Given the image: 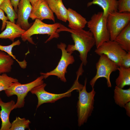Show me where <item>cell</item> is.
I'll return each mask as SVG.
<instances>
[{"mask_svg": "<svg viewBox=\"0 0 130 130\" xmlns=\"http://www.w3.org/2000/svg\"><path fill=\"white\" fill-rule=\"evenodd\" d=\"M62 31L70 33L74 43V45L68 46L66 49L67 51L72 53L75 51H78L79 53L81 63L83 65H86L87 63L88 53L95 45V41L92 33L89 30L86 31L83 29H72L61 24L57 32L58 33Z\"/></svg>", "mask_w": 130, "mask_h": 130, "instance_id": "cell-1", "label": "cell"}, {"mask_svg": "<svg viewBox=\"0 0 130 130\" xmlns=\"http://www.w3.org/2000/svg\"><path fill=\"white\" fill-rule=\"evenodd\" d=\"M87 79L86 78L84 85L78 91L79 96L77 107L78 117V125L81 126L86 123L91 116L94 108V97L96 92L94 88L90 92L86 90Z\"/></svg>", "mask_w": 130, "mask_h": 130, "instance_id": "cell-2", "label": "cell"}, {"mask_svg": "<svg viewBox=\"0 0 130 130\" xmlns=\"http://www.w3.org/2000/svg\"><path fill=\"white\" fill-rule=\"evenodd\" d=\"M107 18L104 15L103 12H100L93 14L87 21V26L95 39L96 48L110 40Z\"/></svg>", "mask_w": 130, "mask_h": 130, "instance_id": "cell-3", "label": "cell"}, {"mask_svg": "<svg viewBox=\"0 0 130 130\" xmlns=\"http://www.w3.org/2000/svg\"><path fill=\"white\" fill-rule=\"evenodd\" d=\"M35 20L32 25L21 36L22 40L24 42L27 40L31 44H35L31 37L35 34H47L49 36L45 43L54 38H57L59 37L57 30L60 26L61 24L56 23L48 24L39 19Z\"/></svg>", "mask_w": 130, "mask_h": 130, "instance_id": "cell-4", "label": "cell"}, {"mask_svg": "<svg viewBox=\"0 0 130 130\" xmlns=\"http://www.w3.org/2000/svg\"><path fill=\"white\" fill-rule=\"evenodd\" d=\"M44 78L43 75H41L34 80L27 84H21L19 82L15 83L8 89L5 91L8 97L14 95L17 96V101L15 104L14 109L24 106L25 98L28 93L34 87L44 83Z\"/></svg>", "mask_w": 130, "mask_h": 130, "instance_id": "cell-5", "label": "cell"}, {"mask_svg": "<svg viewBox=\"0 0 130 130\" xmlns=\"http://www.w3.org/2000/svg\"><path fill=\"white\" fill-rule=\"evenodd\" d=\"M57 48L61 50L62 55L58 64L53 70L46 73L41 72V75H43L44 78L46 79L49 76H57L62 81L65 82L66 80L65 74L67 72V69L68 66L72 64L75 62L72 53L68 52L66 50V46L64 43L61 42L57 45Z\"/></svg>", "mask_w": 130, "mask_h": 130, "instance_id": "cell-6", "label": "cell"}, {"mask_svg": "<svg viewBox=\"0 0 130 130\" xmlns=\"http://www.w3.org/2000/svg\"><path fill=\"white\" fill-rule=\"evenodd\" d=\"M100 56L96 64V74L90 81V84L92 88H94L95 83L98 79L101 78H104L106 79L108 87H111L110 75L112 72L117 70L119 66L105 54H102Z\"/></svg>", "mask_w": 130, "mask_h": 130, "instance_id": "cell-7", "label": "cell"}, {"mask_svg": "<svg viewBox=\"0 0 130 130\" xmlns=\"http://www.w3.org/2000/svg\"><path fill=\"white\" fill-rule=\"evenodd\" d=\"M130 23V13L115 12L107 18V24L110 40H114L121 31Z\"/></svg>", "mask_w": 130, "mask_h": 130, "instance_id": "cell-8", "label": "cell"}, {"mask_svg": "<svg viewBox=\"0 0 130 130\" xmlns=\"http://www.w3.org/2000/svg\"><path fill=\"white\" fill-rule=\"evenodd\" d=\"M94 52L99 56L102 54H105L119 67L123 57L127 52L115 41L110 40L103 43L96 48Z\"/></svg>", "mask_w": 130, "mask_h": 130, "instance_id": "cell-9", "label": "cell"}, {"mask_svg": "<svg viewBox=\"0 0 130 130\" xmlns=\"http://www.w3.org/2000/svg\"><path fill=\"white\" fill-rule=\"evenodd\" d=\"M46 84L44 83L38 85L32 89L30 92L36 95L38 99L37 106L38 108L42 104L45 103H54L63 98L71 96V92L74 90L72 87L67 91L63 93L56 94L47 92L45 90Z\"/></svg>", "mask_w": 130, "mask_h": 130, "instance_id": "cell-10", "label": "cell"}, {"mask_svg": "<svg viewBox=\"0 0 130 130\" xmlns=\"http://www.w3.org/2000/svg\"><path fill=\"white\" fill-rule=\"evenodd\" d=\"M33 8L29 0H20L18 6L17 20L16 24L26 31L31 26L28 22Z\"/></svg>", "mask_w": 130, "mask_h": 130, "instance_id": "cell-11", "label": "cell"}, {"mask_svg": "<svg viewBox=\"0 0 130 130\" xmlns=\"http://www.w3.org/2000/svg\"><path fill=\"white\" fill-rule=\"evenodd\" d=\"M53 13L50 8L46 0H40L33 8L29 18L32 20L38 19L41 21L48 19L55 22Z\"/></svg>", "mask_w": 130, "mask_h": 130, "instance_id": "cell-12", "label": "cell"}, {"mask_svg": "<svg viewBox=\"0 0 130 130\" xmlns=\"http://www.w3.org/2000/svg\"><path fill=\"white\" fill-rule=\"evenodd\" d=\"M15 104L13 100L4 102L0 98V106L1 109L0 117L2 122L0 130H9L11 125L9 119V115L11 111L14 109Z\"/></svg>", "mask_w": 130, "mask_h": 130, "instance_id": "cell-13", "label": "cell"}, {"mask_svg": "<svg viewBox=\"0 0 130 130\" xmlns=\"http://www.w3.org/2000/svg\"><path fill=\"white\" fill-rule=\"evenodd\" d=\"M26 31L14 22L7 20L5 29L0 34V38L8 39L13 42L15 39L21 37Z\"/></svg>", "mask_w": 130, "mask_h": 130, "instance_id": "cell-14", "label": "cell"}, {"mask_svg": "<svg viewBox=\"0 0 130 130\" xmlns=\"http://www.w3.org/2000/svg\"><path fill=\"white\" fill-rule=\"evenodd\" d=\"M68 20L69 28L73 30L83 29L87 24L85 18L72 9H68Z\"/></svg>", "mask_w": 130, "mask_h": 130, "instance_id": "cell-15", "label": "cell"}, {"mask_svg": "<svg viewBox=\"0 0 130 130\" xmlns=\"http://www.w3.org/2000/svg\"><path fill=\"white\" fill-rule=\"evenodd\" d=\"M52 11L57 18L64 22L68 20V11L64 6L62 0H46Z\"/></svg>", "mask_w": 130, "mask_h": 130, "instance_id": "cell-16", "label": "cell"}, {"mask_svg": "<svg viewBox=\"0 0 130 130\" xmlns=\"http://www.w3.org/2000/svg\"><path fill=\"white\" fill-rule=\"evenodd\" d=\"M93 5L100 6L103 10L104 15L107 18L110 13L118 11L117 0H92L88 3L87 6Z\"/></svg>", "mask_w": 130, "mask_h": 130, "instance_id": "cell-17", "label": "cell"}, {"mask_svg": "<svg viewBox=\"0 0 130 130\" xmlns=\"http://www.w3.org/2000/svg\"><path fill=\"white\" fill-rule=\"evenodd\" d=\"M114 41L126 52H130V23L121 31Z\"/></svg>", "mask_w": 130, "mask_h": 130, "instance_id": "cell-18", "label": "cell"}, {"mask_svg": "<svg viewBox=\"0 0 130 130\" xmlns=\"http://www.w3.org/2000/svg\"><path fill=\"white\" fill-rule=\"evenodd\" d=\"M114 98L116 104L124 108L125 104L130 102V88L124 89L116 86L114 90Z\"/></svg>", "mask_w": 130, "mask_h": 130, "instance_id": "cell-19", "label": "cell"}, {"mask_svg": "<svg viewBox=\"0 0 130 130\" xmlns=\"http://www.w3.org/2000/svg\"><path fill=\"white\" fill-rule=\"evenodd\" d=\"M119 75L115 80L116 86L123 88L126 86L130 85V68H126L118 67Z\"/></svg>", "mask_w": 130, "mask_h": 130, "instance_id": "cell-20", "label": "cell"}, {"mask_svg": "<svg viewBox=\"0 0 130 130\" xmlns=\"http://www.w3.org/2000/svg\"><path fill=\"white\" fill-rule=\"evenodd\" d=\"M5 52L0 50V74L10 72L14 61Z\"/></svg>", "mask_w": 130, "mask_h": 130, "instance_id": "cell-21", "label": "cell"}, {"mask_svg": "<svg viewBox=\"0 0 130 130\" xmlns=\"http://www.w3.org/2000/svg\"><path fill=\"white\" fill-rule=\"evenodd\" d=\"M10 0H4L0 6V8L6 14L8 20L13 22L17 19V13L15 11Z\"/></svg>", "mask_w": 130, "mask_h": 130, "instance_id": "cell-22", "label": "cell"}, {"mask_svg": "<svg viewBox=\"0 0 130 130\" xmlns=\"http://www.w3.org/2000/svg\"><path fill=\"white\" fill-rule=\"evenodd\" d=\"M21 42L19 40L13 42L11 45L7 46H3L0 45V50L4 52L15 60L18 63L20 66L24 69L27 66V62L24 60L22 61H20L16 59L15 56L13 55L12 50L13 47L19 45Z\"/></svg>", "mask_w": 130, "mask_h": 130, "instance_id": "cell-23", "label": "cell"}, {"mask_svg": "<svg viewBox=\"0 0 130 130\" xmlns=\"http://www.w3.org/2000/svg\"><path fill=\"white\" fill-rule=\"evenodd\" d=\"M30 121L25 118H21L16 117L15 119L11 123L9 130H24L26 129H29V124Z\"/></svg>", "mask_w": 130, "mask_h": 130, "instance_id": "cell-24", "label": "cell"}, {"mask_svg": "<svg viewBox=\"0 0 130 130\" xmlns=\"http://www.w3.org/2000/svg\"><path fill=\"white\" fill-rule=\"evenodd\" d=\"M18 82L17 79L8 76L5 73H2L0 75V92L7 89L14 83Z\"/></svg>", "mask_w": 130, "mask_h": 130, "instance_id": "cell-25", "label": "cell"}, {"mask_svg": "<svg viewBox=\"0 0 130 130\" xmlns=\"http://www.w3.org/2000/svg\"><path fill=\"white\" fill-rule=\"evenodd\" d=\"M117 11L119 13H130V0L117 1Z\"/></svg>", "mask_w": 130, "mask_h": 130, "instance_id": "cell-26", "label": "cell"}, {"mask_svg": "<svg viewBox=\"0 0 130 130\" xmlns=\"http://www.w3.org/2000/svg\"><path fill=\"white\" fill-rule=\"evenodd\" d=\"M120 66L126 68H130V52H127L123 57Z\"/></svg>", "mask_w": 130, "mask_h": 130, "instance_id": "cell-27", "label": "cell"}, {"mask_svg": "<svg viewBox=\"0 0 130 130\" xmlns=\"http://www.w3.org/2000/svg\"><path fill=\"white\" fill-rule=\"evenodd\" d=\"M0 20L2 21V25L1 30L3 31L6 26V22L8 20L7 16H6L4 15V12L0 8Z\"/></svg>", "mask_w": 130, "mask_h": 130, "instance_id": "cell-28", "label": "cell"}, {"mask_svg": "<svg viewBox=\"0 0 130 130\" xmlns=\"http://www.w3.org/2000/svg\"><path fill=\"white\" fill-rule=\"evenodd\" d=\"M11 4L14 8L15 12L17 13L18 10V6L20 0H10Z\"/></svg>", "mask_w": 130, "mask_h": 130, "instance_id": "cell-29", "label": "cell"}, {"mask_svg": "<svg viewBox=\"0 0 130 130\" xmlns=\"http://www.w3.org/2000/svg\"><path fill=\"white\" fill-rule=\"evenodd\" d=\"M126 112V114L129 117L130 116V102L126 103L124 107Z\"/></svg>", "mask_w": 130, "mask_h": 130, "instance_id": "cell-30", "label": "cell"}, {"mask_svg": "<svg viewBox=\"0 0 130 130\" xmlns=\"http://www.w3.org/2000/svg\"><path fill=\"white\" fill-rule=\"evenodd\" d=\"M40 0H29L33 8H34L36 6L37 3Z\"/></svg>", "mask_w": 130, "mask_h": 130, "instance_id": "cell-31", "label": "cell"}, {"mask_svg": "<svg viewBox=\"0 0 130 130\" xmlns=\"http://www.w3.org/2000/svg\"><path fill=\"white\" fill-rule=\"evenodd\" d=\"M4 0H0V6Z\"/></svg>", "mask_w": 130, "mask_h": 130, "instance_id": "cell-32", "label": "cell"}, {"mask_svg": "<svg viewBox=\"0 0 130 130\" xmlns=\"http://www.w3.org/2000/svg\"></svg>", "mask_w": 130, "mask_h": 130, "instance_id": "cell-33", "label": "cell"}]
</instances>
